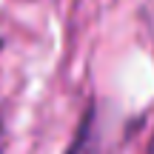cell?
I'll return each mask as SVG.
<instances>
[{
  "mask_svg": "<svg viewBox=\"0 0 154 154\" xmlns=\"http://www.w3.org/2000/svg\"><path fill=\"white\" fill-rule=\"evenodd\" d=\"M88 137H91V111L83 117V123H80V128H77V134H74L66 154H88Z\"/></svg>",
  "mask_w": 154,
  "mask_h": 154,
  "instance_id": "6da1fadb",
  "label": "cell"
},
{
  "mask_svg": "<svg viewBox=\"0 0 154 154\" xmlns=\"http://www.w3.org/2000/svg\"><path fill=\"white\" fill-rule=\"evenodd\" d=\"M0 154H3V134H0Z\"/></svg>",
  "mask_w": 154,
  "mask_h": 154,
  "instance_id": "7a4b0ae2",
  "label": "cell"
},
{
  "mask_svg": "<svg viewBox=\"0 0 154 154\" xmlns=\"http://www.w3.org/2000/svg\"><path fill=\"white\" fill-rule=\"evenodd\" d=\"M149 154H154V140H151V149H149Z\"/></svg>",
  "mask_w": 154,
  "mask_h": 154,
  "instance_id": "3957f363",
  "label": "cell"
}]
</instances>
